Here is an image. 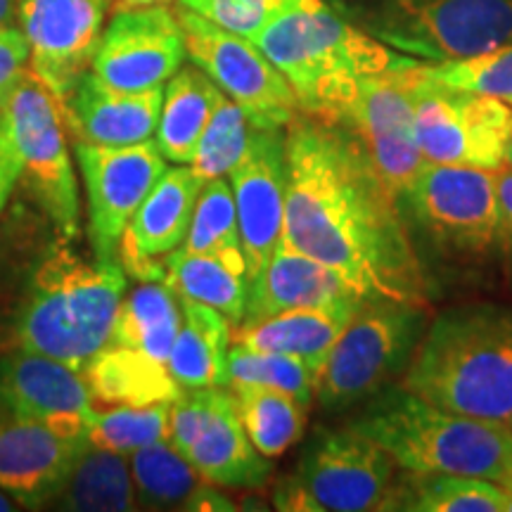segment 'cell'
<instances>
[{
  "label": "cell",
  "mask_w": 512,
  "mask_h": 512,
  "mask_svg": "<svg viewBox=\"0 0 512 512\" xmlns=\"http://www.w3.org/2000/svg\"><path fill=\"white\" fill-rule=\"evenodd\" d=\"M283 240L361 299L427 306V273L401 200L347 128L306 114L287 126Z\"/></svg>",
  "instance_id": "6da1fadb"
},
{
  "label": "cell",
  "mask_w": 512,
  "mask_h": 512,
  "mask_svg": "<svg viewBox=\"0 0 512 512\" xmlns=\"http://www.w3.org/2000/svg\"><path fill=\"white\" fill-rule=\"evenodd\" d=\"M252 43L290 83L299 112L335 126L368 76L418 60L354 27L325 0H294Z\"/></svg>",
  "instance_id": "7a4b0ae2"
},
{
  "label": "cell",
  "mask_w": 512,
  "mask_h": 512,
  "mask_svg": "<svg viewBox=\"0 0 512 512\" xmlns=\"http://www.w3.org/2000/svg\"><path fill=\"white\" fill-rule=\"evenodd\" d=\"M401 384L446 411L508 422L512 306L463 304L437 313Z\"/></svg>",
  "instance_id": "3957f363"
},
{
  "label": "cell",
  "mask_w": 512,
  "mask_h": 512,
  "mask_svg": "<svg viewBox=\"0 0 512 512\" xmlns=\"http://www.w3.org/2000/svg\"><path fill=\"white\" fill-rule=\"evenodd\" d=\"M347 425L382 446L401 470L484 477L498 484L512 477L508 422L446 411L401 382L363 401Z\"/></svg>",
  "instance_id": "277c9868"
},
{
  "label": "cell",
  "mask_w": 512,
  "mask_h": 512,
  "mask_svg": "<svg viewBox=\"0 0 512 512\" xmlns=\"http://www.w3.org/2000/svg\"><path fill=\"white\" fill-rule=\"evenodd\" d=\"M17 316V347L83 370L112 342L126 271L114 261H88L67 245L43 256Z\"/></svg>",
  "instance_id": "5b68a950"
},
{
  "label": "cell",
  "mask_w": 512,
  "mask_h": 512,
  "mask_svg": "<svg viewBox=\"0 0 512 512\" xmlns=\"http://www.w3.org/2000/svg\"><path fill=\"white\" fill-rule=\"evenodd\" d=\"M430 320L425 304L363 299L318 370V406L328 413L349 411L399 382Z\"/></svg>",
  "instance_id": "8992f818"
},
{
  "label": "cell",
  "mask_w": 512,
  "mask_h": 512,
  "mask_svg": "<svg viewBox=\"0 0 512 512\" xmlns=\"http://www.w3.org/2000/svg\"><path fill=\"white\" fill-rule=\"evenodd\" d=\"M399 470L382 446L354 427L320 430L297 470L275 486L273 503L287 512L392 510Z\"/></svg>",
  "instance_id": "52a82bcc"
},
{
  "label": "cell",
  "mask_w": 512,
  "mask_h": 512,
  "mask_svg": "<svg viewBox=\"0 0 512 512\" xmlns=\"http://www.w3.org/2000/svg\"><path fill=\"white\" fill-rule=\"evenodd\" d=\"M408 226L453 264L501 259V204L494 171L427 162L401 200Z\"/></svg>",
  "instance_id": "ba28073f"
},
{
  "label": "cell",
  "mask_w": 512,
  "mask_h": 512,
  "mask_svg": "<svg viewBox=\"0 0 512 512\" xmlns=\"http://www.w3.org/2000/svg\"><path fill=\"white\" fill-rule=\"evenodd\" d=\"M358 19L384 46L425 62L512 43V0H370Z\"/></svg>",
  "instance_id": "9c48e42d"
},
{
  "label": "cell",
  "mask_w": 512,
  "mask_h": 512,
  "mask_svg": "<svg viewBox=\"0 0 512 512\" xmlns=\"http://www.w3.org/2000/svg\"><path fill=\"white\" fill-rule=\"evenodd\" d=\"M15 145L22 181L64 240L79 235V190L60 98L27 69L0 110Z\"/></svg>",
  "instance_id": "30bf717a"
},
{
  "label": "cell",
  "mask_w": 512,
  "mask_h": 512,
  "mask_svg": "<svg viewBox=\"0 0 512 512\" xmlns=\"http://www.w3.org/2000/svg\"><path fill=\"white\" fill-rule=\"evenodd\" d=\"M425 64L415 105V140L422 157L434 164L501 171L512 107L489 95L444 86L427 76Z\"/></svg>",
  "instance_id": "8fae6325"
},
{
  "label": "cell",
  "mask_w": 512,
  "mask_h": 512,
  "mask_svg": "<svg viewBox=\"0 0 512 512\" xmlns=\"http://www.w3.org/2000/svg\"><path fill=\"white\" fill-rule=\"evenodd\" d=\"M185 50L230 100L259 128H287L299 117L297 95L273 62L245 36L209 22L188 8H176Z\"/></svg>",
  "instance_id": "7c38bea8"
},
{
  "label": "cell",
  "mask_w": 512,
  "mask_h": 512,
  "mask_svg": "<svg viewBox=\"0 0 512 512\" xmlns=\"http://www.w3.org/2000/svg\"><path fill=\"white\" fill-rule=\"evenodd\" d=\"M422 64L425 60H415L406 67L368 76L337 124L354 133L358 143L366 147L375 169L399 200L427 164L415 140Z\"/></svg>",
  "instance_id": "4fadbf2b"
},
{
  "label": "cell",
  "mask_w": 512,
  "mask_h": 512,
  "mask_svg": "<svg viewBox=\"0 0 512 512\" xmlns=\"http://www.w3.org/2000/svg\"><path fill=\"white\" fill-rule=\"evenodd\" d=\"M74 150L86 188L95 259L112 261L133 214L169 166L155 140L126 147L74 143Z\"/></svg>",
  "instance_id": "5bb4252c"
},
{
  "label": "cell",
  "mask_w": 512,
  "mask_h": 512,
  "mask_svg": "<svg viewBox=\"0 0 512 512\" xmlns=\"http://www.w3.org/2000/svg\"><path fill=\"white\" fill-rule=\"evenodd\" d=\"M110 0H22L17 27L29 43V69L64 98L98 53Z\"/></svg>",
  "instance_id": "9a60e30c"
},
{
  "label": "cell",
  "mask_w": 512,
  "mask_h": 512,
  "mask_svg": "<svg viewBox=\"0 0 512 512\" xmlns=\"http://www.w3.org/2000/svg\"><path fill=\"white\" fill-rule=\"evenodd\" d=\"M183 29L164 5L114 12L102 31L93 72L119 91L162 88L183 67Z\"/></svg>",
  "instance_id": "2e32d148"
},
{
  "label": "cell",
  "mask_w": 512,
  "mask_h": 512,
  "mask_svg": "<svg viewBox=\"0 0 512 512\" xmlns=\"http://www.w3.org/2000/svg\"><path fill=\"white\" fill-rule=\"evenodd\" d=\"M238 209L249 280L283 240L287 192V128L254 126L245 155L228 174Z\"/></svg>",
  "instance_id": "e0dca14e"
},
{
  "label": "cell",
  "mask_w": 512,
  "mask_h": 512,
  "mask_svg": "<svg viewBox=\"0 0 512 512\" xmlns=\"http://www.w3.org/2000/svg\"><path fill=\"white\" fill-rule=\"evenodd\" d=\"M0 408L62 437L86 439L93 399L81 370L19 347L0 356Z\"/></svg>",
  "instance_id": "ac0fdd59"
},
{
  "label": "cell",
  "mask_w": 512,
  "mask_h": 512,
  "mask_svg": "<svg viewBox=\"0 0 512 512\" xmlns=\"http://www.w3.org/2000/svg\"><path fill=\"white\" fill-rule=\"evenodd\" d=\"M202 185L190 166L164 171L119 240L121 266L128 275L143 283L166 278V256L183 245Z\"/></svg>",
  "instance_id": "d6986e66"
},
{
  "label": "cell",
  "mask_w": 512,
  "mask_h": 512,
  "mask_svg": "<svg viewBox=\"0 0 512 512\" xmlns=\"http://www.w3.org/2000/svg\"><path fill=\"white\" fill-rule=\"evenodd\" d=\"M86 441L0 408V489L27 508L53 503Z\"/></svg>",
  "instance_id": "ffe728a7"
},
{
  "label": "cell",
  "mask_w": 512,
  "mask_h": 512,
  "mask_svg": "<svg viewBox=\"0 0 512 512\" xmlns=\"http://www.w3.org/2000/svg\"><path fill=\"white\" fill-rule=\"evenodd\" d=\"M164 86L150 91H119L95 72H86L60 98L64 126L76 143L126 147L155 138Z\"/></svg>",
  "instance_id": "44dd1931"
},
{
  "label": "cell",
  "mask_w": 512,
  "mask_h": 512,
  "mask_svg": "<svg viewBox=\"0 0 512 512\" xmlns=\"http://www.w3.org/2000/svg\"><path fill=\"white\" fill-rule=\"evenodd\" d=\"M358 294L335 271L280 240L271 259L249 280L247 309L238 328L294 309L358 302Z\"/></svg>",
  "instance_id": "7402d4cb"
},
{
  "label": "cell",
  "mask_w": 512,
  "mask_h": 512,
  "mask_svg": "<svg viewBox=\"0 0 512 512\" xmlns=\"http://www.w3.org/2000/svg\"><path fill=\"white\" fill-rule=\"evenodd\" d=\"M204 482L230 489H261L273 477V463L247 437L230 389L219 387L200 437L185 453Z\"/></svg>",
  "instance_id": "603a6c76"
},
{
  "label": "cell",
  "mask_w": 512,
  "mask_h": 512,
  "mask_svg": "<svg viewBox=\"0 0 512 512\" xmlns=\"http://www.w3.org/2000/svg\"><path fill=\"white\" fill-rule=\"evenodd\" d=\"M361 302L363 299L278 313L247 328H233V342L256 351H275V354L302 358L309 366L320 370L332 344L354 318Z\"/></svg>",
  "instance_id": "cb8c5ba5"
},
{
  "label": "cell",
  "mask_w": 512,
  "mask_h": 512,
  "mask_svg": "<svg viewBox=\"0 0 512 512\" xmlns=\"http://www.w3.org/2000/svg\"><path fill=\"white\" fill-rule=\"evenodd\" d=\"M164 283L178 297L195 299L223 313L233 328L242 323L249 297V273L245 254L188 252L178 247L166 256Z\"/></svg>",
  "instance_id": "d4e9b609"
},
{
  "label": "cell",
  "mask_w": 512,
  "mask_h": 512,
  "mask_svg": "<svg viewBox=\"0 0 512 512\" xmlns=\"http://www.w3.org/2000/svg\"><path fill=\"white\" fill-rule=\"evenodd\" d=\"M181 302V330L171 349L169 366L181 389L226 387V361L233 344V323L195 299L178 297Z\"/></svg>",
  "instance_id": "484cf974"
},
{
  "label": "cell",
  "mask_w": 512,
  "mask_h": 512,
  "mask_svg": "<svg viewBox=\"0 0 512 512\" xmlns=\"http://www.w3.org/2000/svg\"><path fill=\"white\" fill-rule=\"evenodd\" d=\"M81 373L86 377L95 406L171 403L183 392L166 363L112 342Z\"/></svg>",
  "instance_id": "4316f807"
},
{
  "label": "cell",
  "mask_w": 512,
  "mask_h": 512,
  "mask_svg": "<svg viewBox=\"0 0 512 512\" xmlns=\"http://www.w3.org/2000/svg\"><path fill=\"white\" fill-rule=\"evenodd\" d=\"M223 91L200 67H181L164 91L155 143L171 164L188 166Z\"/></svg>",
  "instance_id": "83f0119b"
},
{
  "label": "cell",
  "mask_w": 512,
  "mask_h": 512,
  "mask_svg": "<svg viewBox=\"0 0 512 512\" xmlns=\"http://www.w3.org/2000/svg\"><path fill=\"white\" fill-rule=\"evenodd\" d=\"M53 505L76 512L136 510V486L128 456L86 441Z\"/></svg>",
  "instance_id": "f1b7e54d"
},
{
  "label": "cell",
  "mask_w": 512,
  "mask_h": 512,
  "mask_svg": "<svg viewBox=\"0 0 512 512\" xmlns=\"http://www.w3.org/2000/svg\"><path fill=\"white\" fill-rule=\"evenodd\" d=\"M181 320L178 294L164 280H150L126 294L121 302L112 344L136 349L159 363H166L181 330Z\"/></svg>",
  "instance_id": "f546056e"
},
{
  "label": "cell",
  "mask_w": 512,
  "mask_h": 512,
  "mask_svg": "<svg viewBox=\"0 0 512 512\" xmlns=\"http://www.w3.org/2000/svg\"><path fill=\"white\" fill-rule=\"evenodd\" d=\"M392 510L413 512H505V491L484 477L403 470Z\"/></svg>",
  "instance_id": "4dcf8cb0"
},
{
  "label": "cell",
  "mask_w": 512,
  "mask_h": 512,
  "mask_svg": "<svg viewBox=\"0 0 512 512\" xmlns=\"http://www.w3.org/2000/svg\"><path fill=\"white\" fill-rule=\"evenodd\" d=\"M226 389L233 394L247 437L266 458L283 456L287 448L302 439L306 413L311 406H306L297 396L278 392V389L254 387V384H238V387Z\"/></svg>",
  "instance_id": "1f68e13d"
},
{
  "label": "cell",
  "mask_w": 512,
  "mask_h": 512,
  "mask_svg": "<svg viewBox=\"0 0 512 512\" xmlns=\"http://www.w3.org/2000/svg\"><path fill=\"white\" fill-rule=\"evenodd\" d=\"M128 465L136 486L138 508L145 510L183 508L202 479L190 460L169 441L138 448L128 456Z\"/></svg>",
  "instance_id": "d6a6232c"
},
{
  "label": "cell",
  "mask_w": 512,
  "mask_h": 512,
  "mask_svg": "<svg viewBox=\"0 0 512 512\" xmlns=\"http://www.w3.org/2000/svg\"><path fill=\"white\" fill-rule=\"evenodd\" d=\"M171 403H119V406H95L88 420L86 439L107 451L131 456L138 448L157 441H169Z\"/></svg>",
  "instance_id": "836d02e7"
},
{
  "label": "cell",
  "mask_w": 512,
  "mask_h": 512,
  "mask_svg": "<svg viewBox=\"0 0 512 512\" xmlns=\"http://www.w3.org/2000/svg\"><path fill=\"white\" fill-rule=\"evenodd\" d=\"M318 370L287 354L275 351H256L245 344L233 342L226 361V387L254 384V387L278 389V392L297 396L306 406L316 401Z\"/></svg>",
  "instance_id": "e575fe53"
},
{
  "label": "cell",
  "mask_w": 512,
  "mask_h": 512,
  "mask_svg": "<svg viewBox=\"0 0 512 512\" xmlns=\"http://www.w3.org/2000/svg\"><path fill=\"white\" fill-rule=\"evenodd\" d=\"M252 131L254 121L249 114L223 93L188 166L204 183L228 176L245 155Z\"/></svg>",
  "instance_id": "d590c367"
},
{
  "label": "cell",
  "mask_w": 512,
  "mask_h": 512,
  "mask_svg": "<svg viewBox=\"0 0 512 512\" xmlns=\"http://www.w3.org/2000/svg\"><path fill=\"white\" fill-rule=\"evenodd\" d=\"M188 252H219V254H245L240 240L238 209L230 181L211 178L202 185L188 235L183 240Z\"/></svg>",
  "instance_id": "8d00e7d4"
},
{
  "label": "cell",
  "mask_w": 512,
  "mask_h": 512,
  "mask_svg": "<svg viewBox=\"0 0 512 512\" xmlns=\"http://www.w3.org/2000/svg\"><path fill=\"white\" fill-rule=\"evenodd\" d=\"M425 72L444 86L489 95L512 107V43L463 60L427 62Z\"/></svg>",
  "instance_id": "74e56055"
},
{
  "label": "cell",
  "mask_w": 512,
  "mask_h": 512,
  "mask_svg": "<svg viewBox=\"0 0 512 512\" xmlns=\"http://www.w3.org/2000/svg\"><path fill=\"white\" fill-rule=\"evenodd\" d=\"M292 3L294 0H181L178 5L252 41L275 15Z\"/></svg>",
  "instance_id": "f35d334b"
},
{
  "label": "cell",
  "mask_w": 512,
  "mask_h": 512,
  "mask_svg": "<svg viewBox=\"0 0 512 512\" xmlns=\"http://www.w3.org/2000/svg\"><path fill=\"white\" fill-rule=\"evenodd\" d=\"M216 389H183L178 399L171 401L169 411V444L178 453H188L200 437L214 408Z\"/></svg>",
  "instance_id": "ab89813d"
},
{
  "label": "cell",
  "mask_w": 512,
  "mask_h": 512,
  "mask_svg": "<svg viewBox=\"0 0 512 512\" xmlns=\"http://www.w3.org/2000/svg\"><path fill=\"white\" fill-rule=\"evenodd\" d=\"M29 69V43L19 27H0V110Z\"/></svg>",
  "instance_id": "60d3db41"
},
{
  "label": "cell",
  "mask_w": 512,
  "mask_h": 512,
  "mask_svg": "<svg viewBox=\"0 0 512 512\" xmlns=\"http://www.w3.org/2000/svg\"><path fill=\"white\" fill-rule=\"evenodd\" d=\"M498 204H501V264L512 280V171H496Z\"/></svg>",
  "instance_id": "b9f144b4"
},
{
  "label": "cell",
  "mask_w": 512,
  "mask_h": 512,
  "mask_svg": "<svg viewBox=\"0 0 512 512\" xmlns=\"http://www.w3.org/2000/svg\"><path fill=\"white\" fill-rule=\"evenodd\" d=\"M19 181H22V166H19L15 145H12L3 121H0V214H3L5 204H8Z\"/></svg>",
  "instance_id": "7bdbcfd3"
},
{
  "label": "cell",
  "mask_w": 512,
  "mask_h": 512,
  "mask_svg": "<svg viewBox=\"0 0 512 512\" xmlns=\"http://www.w3.org/2000/svg\"><path fill=\"white\" fill-rule=\"evenodd\" d=\"M238 505H233L228 496H223L216 484H197V489L192 491L188 501H185L183 510H235Z\"/></svg>",
  "instance_id": "ee69618b"
},
{
  "label": "cell",
  "mask_w": 512,
  "mask_h": 512,
  "mask_svg": "<svg viewBox=\"0 0 512 512\" xmlns=\"http://www.w3.org/2000/svg\"><path fill=\"white\" fill-rule=\"evenodd\" d=\"M22 0H0V27H15L19 22Z\"/></svg>",
  "instance_id": "f6af8a7d"
},
{
  "label": "cell",
  "mask_w": 512,
  "mask_h": 512,
  "mask_svg": "<svg viewBox=\"0 0 512 512\" xmlns=\"http://www.w3.org/2000/svg\"><path fill=\"white\" fill-rule=\"evenodd\" d=\"M171 0H110V8L114 12L121 10H138V8H155V5H166Z\"/></svg>",
  "instance_id": "bcb514c9"
},
{
  "label": "cell",
  "mask_w": 512,
  "mask_h": 512,
  "mask_svg": "<svg viewBox=\"0 0 512 512\" xmlns=\"http://www.w3.org/2000/svg\"><path fill=\"white\" fill-rule=\"evenodd\" d=\"M10 510H15V498L8 496L3 489H0V512H10Z\"/></svg>",
  "instance_id": "7dc6e473"
},
{
  "label": "cell",
  "mask_w": 512,
  "mask_h": 512,
  "mask_svg": "<svg viewBox=\"0 0 512 512\" xmlns=\"http://www.w3.org/2000/svg\"><path fill=\"white\" fill-rule=\"evenodd\" d=\"M503 491H505V512H512V477L508 482L501 484Z\"/></svg>",
  "instance_id": "c3c4849f"
},
{
  "label": "cell",
  "mask_w": 512,
  "mask_h": 512,
  "mask_svg": "<svg viewBox=\"0 0 512 512\" xmlns=\"http://www.w3.org/2000/svg\"><path fill=\"white\" fill-rule=\"evenodd\" d=\"M505 169L512 171V131H510V138H508V147H505Z\"/></svg>",
  "instance_id": "681fc988"
},
{
  "label": "cell",
  "mask_w": 512,
  "mask_h": 512,
  "mask_svg": "<svg viewBox=\"0 0 512 512\" xmlns=\"http://www.w3.org/2000/svg\"><path fill=\"white\" fill-rule=\"evenodd\" d=\"M508 427H510V430H512V418H510V420H508Z\"/></svg>",
  "instance_id": "f907efd6"
}]
</instances>
